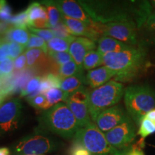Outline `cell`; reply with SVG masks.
Listing matches in <instances>:
<instances>
[{
	"mask_svg": "<svg viewBox=\"0 0 155 155\" xmlns=\"http://www.w3.org/2000/svg\"><path fill=\"white\" fill-rule=\"evenodd\" d=\"M14 69V61L11 58H7L0 63V73L2 78L9 76Z\"/></svg>",
	"mask_w": 155,
	"mask_h": 155,
	"instance_id": "37",
	"label": "cell"
},
{
	"mask_svg": "<svg viewBox=\"0 0 155 155\" xmlns=\"http://www.w3.org/2000/svg\"><path fill=\"white\" fill-rule=\"evenodd\" d=\"M144 117L147 118V119H150V121H152L155 124V108L152 109V111H150L149 113H147Z\"/></svg>",
	"mask_w": 155,
	"mask_h": 155,
	"instance_id": "44",
	"label": "cell"
},
{
	"mask_svg": "<svg viewBox=\"0 0 155 155\" xmlns=\"http://www.w3.org/2000/svg\"><path fill=\"white\" fill-rule=\"evenodd\" d=\"M5 98H6V96L0 94V106L2 105V103L4 102V101H5Z\"/></svg>",
	"mask_w": 155,
	"mask_h": 155,
	"instance_id": "46",
	"label": "cell"
},
{
	"mask_svg": "<svg viewBox=\"0 0 155 155\" xmlns=\"http://www.w3.org/2000/svg\"><path fill=\"white\" fill-rule=\"evenodd\" d=\"M48 54L60 66L73 61L72 56L71 55L69 52H54L48 50Z\"/></svg>",
	"mask_w": 155,
	"mask_h": 155,
	"instance_id": "32",
	"label": "cell"
},
{
	"mask_svg": "<svg viewBox=\"0 0 155 155\" xmlns=\"http://www.w3.org/2000/svg\"><path fill=\"white\" fill-rule=\"evenodd\" d=\"M150 2H151V5H152V8L155 9V0H154V1H151Z\"/></svg>",
	"mask_w": 155,
	"mask_h": 155,
	"instance_id": "48",
	"label": "cell"
},
{
	"mask_svg": "<svg viewBox=\"0 0 155 155\" xmlns=\"http://www.w3.org/2000/svg\"><path fill=\"white\" fill-rule=\"evenodd\" d=\"M42 5L47 10L49 28L51 29L61 22V15L54 1H42Z\"/></svg>",
	"mask_w": 155,
	"mask_h": 155,
	"instance_id": "22",
	"label": "cell"
},
{
	"mask_svg": "<svg viewBox=\"0 0 155 155\" xmlns=\"http://www.w3.org/2000/svg\"><path fill=\"white\" fill-rule=\"evenodd\" d=\"M28 67L40 74H50L59 75L60 65L40 49H28L25 51Z\"/></svg>",
	"mask_w": 155,
	"mask_h": 155,
	"instance_id": "12",
	"label": "cell"
},
{
	"mask_svg": "<svg viewBox=\"0 0 155 155\" xmlns=\"http://www.w3.org/2000/svg\"><path fill=\"white\" fill-rule=\"evenodd\" d=\"M88 96L89 91L86 87H83L69 94L65 101L74 115L80 129L91 122L88 110Z\"/></svg>",
	"mask_w": 155,
	"mask_h": 155,
	"instance_id": "10",
	"label": "cell"
},
{
	"mask_svg": "<svg viewBox=\"0 0 155 155\" xmlns=\"http://www.w3.org/2000/svg\"><path fill=\"white\" fill-rule=\"evenodd\" d=\"M147 63V54L143 47H132L119 53L103 55V65L116 73L115 81L129 82L144 71Z\"/></svg>",
	"mask_w": 155,
	"mask_h": 155,
	"instance_id": "2",
	"label": "cell"
},
{
	"mask_svg": "<svg viewBox=\"0 0 155 155\" xmlns=\"http://www.w3.org/2000/svg\"><path fill=\"white\" fill-rule=\"evenodd\" d=\"M28 29L31 32V33L36 35L39 36L40 38H42L47 43L50 40H51L52 39L55 38L53 32H52L50 29H37L30 28V27L28 28Z\"/></svg>",
	"mask_w": 155,
	"mask_h": 155,
	"instance_id": "34",
	"label": "cell"
},
{
	"mask_svg": "<svg viewBox=\"0 0 155 155\" xmlns=\"http://www.w3.org/2000/svg\"><path fill=\"white\" fill-rule=\"evenodd\" d=\"M124 90L122 83L111 80L89 91L88 110L92 121L95 122L101 112L117 105L124 94Z\"/></svg>",
	"mask_w": 155,
	"mask_h": 155,
	"instance_id": "5",
	"label": "cell"
},
{
	"mask_svg": "<svg viewBox=\"0 0 155 155\" xmlns=\"http://www.w3.org/2000/svg\"><path fill=\"white\" fill-rule=\"evenodd\" d=\"M0 78H2V74H1V73H0Z\"/></svg>",
	"mask_w": 155,
	"mask_h": 155,
	"instance_id": "50",
	"label": "cell"
},
{
	"mask_svg": "<svg viewBox=\"0 0 155 155\" xmlns=\"http://www.w3.org/2000/svg\"><path fill=\"white\" fill-rule=\"evenodd\" d=\"M125 155H145L143 150H141V147L134 146L127 149L126 151Z\"/></svg>",
	"mask_w": 155,
	"mask_h": 155,
	"instance_id": "42",
	"label": "cell"
},
{
	"mask_svg": "<svg viewBox=\"0 0 155 155\" xmlns=\"http://www.w3.org/2000/svg\"><path fill=\"white\" fill-rule=\"evenodd\" d=\"M69 155H91L86 147L76 140L73 141L68 151Z\"/></svg>",
	"mask_w": 155,
	"mask_h": 155,
	"instance_id": "35",
	"label": "cell"
},
{
	"mask_svg": "<svg viewBox=\"0 0 155 155\" xmlns=\"http://www.w3.org/2000/svg\"><path fill=\"white\" fill-rule=\"evenodd\" d=\"M59 142L51 136L39 130L27 135L13 147L15 155H43L58 150Z\"/></svg>",
	"mask_w": 155,
	"mask_h": 155,
	"instance_id": "7",
	"label": "cell"
},
{
	"mask_svg": "<svg viewBox=\"0 0 155 155\" xmlns=\"http://www.w3.org/2000/svg\"><path fill=\"white\" fill-rule=\"evenodd\" d=\"M12 27L13 26L10 24V22L0 21V35L5 36Z\"/></svg>",
	"mask_w": 155,
	"mask_h": 155,
	"instance_id": "43",
	"label": "cell"
},
{
	"mask_svg": "<svg viewBox=\"0 0 155 155\" xmlns=\"http://www.w3.org/2000/svg\"><path fill=\"white\" fill-rule=\"evenodd\" d=\"M138 27L132 21H121L101 24L102 36H108L131 46H136L137 41Z\"/></svg>",
	"mask_w": 155,
	"mask_h": 155,
	"instance_id": "9",
	"label": "cell"
},
{
	"mask_svg": "<svg viewBox=\"0 0 155 155\" xmlns=\"http://www.w3.org/2000/svg\"><path fill=\"white\" fill-rule=\"evenodd\" d=\"M22 104L18 98L9 100L0 106V137L16 131L22 119Z\"/></svg>",
	"mask_w": 155,
	"mask_h": 155,
	"instance_id": "8",
	"label": "cell"
},
{
	"mask_svg": "<svg viewBox=\"0 0 155 155\" xmlns=\"http://www.w3.org/2000/svg\"><path fill=\"white\" fill-rule=\"evenodd\" d=\"M71 42L63 39L54 38L47 43L48 50L54 52H68Z\"/></svg>",
	"mask_w": 155,
	"mask_h": 155,
	"instance_id": "27",
	"label": "cell"
},
{
	"mask_svg": "<svg viewBox=\"0 0 155 155\" xmlns=\"http://www.w3.org/2000/svg\"><path fill=\"white\" fill-rule=\"evenodd\" d=\"M25 48L28 49H40L42 50L45 53L48 54V44L43 39L36 35L30 33V39Z\"/></svg>",
	"mask_w": 155,
	"mask_h": 155,
	"instance_id": "29",
	"label": "cell"
},
{
	"mask_svg": "<svg viewBox=\"0 0 155 155\" xmlns=\"http://www.w3.org/2000/svg\"><path fill=\"white\" fill-rule=\"evenodd\" d=\"M129 115L121 105H116L101 112L94 122L103 133H106L119 126Z\"/></svg>",
	"mask_w": 155,
	"mask_h": 155,
	"instance_id": "13",
	"label": "cell"
},
{
	"mask_svg": "<svg viewBox=\"0 0 155 155\" xmlns=\"http://www.w3.org/2000/svg\"><path fill=\"white\" fill-rule=\"evenodd\" d=\"M61 78L59 75H54L53 73L45 75L42 78L41 82L38 91L33 93L32 94L28 96V98L34 97L37 95L43 94L46 91L50 88H60L61 87Z\"/></svg>",
	"mask_w": 155,
	"mask_h": 155,
	"instance_id": "19",
	"label": "cell"
},
{
	"mask_svg": "<svg viewBox=\"0 0 155 155\" xmlns=\"http://www.w3.org/2000/svg\"><path fill=\"white\" fill-rule=\"evenodd\" d=\"M9 22L14 28L27 29V28H28V20L26 12L23 11L15 16H12Z\"/></svg>",
	"mask_w": 155,
	"mask_h": 155,
	"instance_id": "33",
	"label": "cell"
},
{
	"mask_svg": "<svg viewBox=\"0 0 155 155\" xmlns=\"http://www.w3.org/2000/svg\"><path fill=\"white\" fill-rule=\"evenodd\" d=\"M25 49V46L17 43V42H11L9 45V58L12 60H15L19 56L22 55Z\"/></svg>",
	"mask_w": 155,
	"mask_h": 155,
	"instance_id": "36",
	"label": "cell"
},
{
	"mask_svg": "<svg viewBox=\"0 0 155 155\" xmlns=\"http://www.w3.org/2000/svg\"><path fill=\"white\" fill-rule=\"evenodd\" d=\"M73 139L82 144L91 155H125L127 151L118 150L112 147L104 133L92 121L79 129Z\"/></svg>",
	"mask_w": 155,
	"mask_h": 155,
	"instance_id": "6",
	"label": "cell"
},
{
	"mask_svg": "<svg viewBox=\"0 0 155 155\" xmlns=\"http://www.w3.org/2000/svg\"><path fill=\"white\" fill-rule=\"evenodd\" d=\"M60 12L71 18L82 21L86 24L92 25L95 22L89 17V15L83 10V7L75 1H54Z\"/></svg>",
	"mask_w": 155,
	"mask_h": 155,
	"instance_id": "15",
	"label": "cell"
},
{
	"mask_svg": "<svg viewBox=\"0 0 155 155\" xmlns=\"http://www.w3.org/2000/svg\"><path fill=\"white\" fill-rule=\"evenodd\" d=\"M134 46H131L124 43L119 40L108 36H102L98 41L97 50L102 55L111 53H119L124 50L130 49Z\"/></svg>",
	"mask_w": 155,
	"mask_h": 155,
	"instance_id": "17",
	"label": "cell"
},
{
	"mask_svg": "<svg viewBox=\"0 0 155 155\" xmlns=\"http://www.w3.org/2000/svg\"><path fill=\"white\" fill-rule=\"evenodd\" d=\"M2 78H0V89L2 88Z\"/></svg>",
	"mask_w": 155,
	"mask_h": 155,
	"instance_id": "49",
	"label": "cell"
},
{
	"mask_svg": "<svg viewBox=\"0 0 155 155\" xmlns=\"http://www.w3.org/2000/svg\"><path fill=\"white\" fill-rule=\"evenodd\" d=\"M149 33L155 34V9L152 11L142 28Z\"/></svg>",
	"mask_w": 155,
	"mask_h": 155,
	"instance_id": "39",
	"label": "cell"
},
{
	"mask_svg": "<svg viewBox=\"0 0 155 155\" xmlns=\"http://www.w3.org/2000/svg\"><path fill=\"white\" fill-rule=\"evenodd\" d=\"M43 94L45 96L51 107L58 103H61V101L65 102L69 95L61 88H50L43 93Z\"/></svg>",
	"mask_w": 155,
	"mask_h": 155,
	"instance_id": "24",
	"label": "cell"
},
{
	"mask_svg": "<svg viewBox=\"0 0 155 155\" xmlns=\"http://www.w3.org/2000/svg\"><path fill=\"white\" fill-rule=\"evenodd\" d=\"M9 42H5L0 48V63L9 58Z\"/></svg>",
	"mask_w": 155,
	"mask_h": 155,
	"instance_id": "41",
	"label": "cell"
},
{
	"mask_svg": "<svg viewBox=\"0 0 155 155\" xmlns=\"http://www.w3.org/2000/svg\"><path fill=\"white\" fill-rule=\"evenodd\" d=\"M137 134L134 122L129 116L121 124L104 134L112 147L118 150L124 151L129 149Z\"/></svg>",
	"mask_w": 155,
	"mask_h": 155,
	"instance_id": "11",
	"label": "cell"
},
{
	"mask_svg": "<svg viewBox=\"0 0 155 155\" xmlns=\"http://www.w3.org/2000/svg\"><path fill=\"white\" fill-rule=\"evenodd\" d=\"M55 36V38H58L63 39V40H68L70 42H72L76 37L72 35L70 32V31L64 23L62 22H59L55 27L50 29Z\"/></svg>",
	"mask_w": 155,
	"mask_h": 155,
	"instance_id": "28",
	"label": "cell"
},
{
	"mask_svg": "<svg viewBox=\"0 0 155 155\" xmlns=\"http://www.w3.org/2000/svg\"><path fill=\"white\" fill-rule=\"evenodd\" d=\"M103 65V55L98 50H91L88 52L83 60V69L87 71L98 68Z\"/></svg>",
	"mask_w": 155,
	"mask_h": 155,
	"instance_id": "23",
	"label": "cell"
},
{
	"mask_svg": "<svg viewBox=\"0 0 155 155\" xmlns=\"http://www.w3.org/2000/svg\"><path fill=\"white\" fill-rule=\"evenodd\" d=\"M5 42V37L2 35H0V48L2 47V45Z\"/></svg>",
	"mask_w": 155,
	"mask_h": 155,
	"instance_id": "47",
	"label": "cell"
},
{
	"mask_svg": "<svg viewBox=\"0 0 155 155\" xmlns=\"http://www.w3.org/2000/svg\"><path fill=\"white\" fill-rule=\"evenodd\" d=\"M86 84H87L86 76L84 75V73H82L74 76L61 78L60 88L68 94H71L83 87H85Z\"/></svg>",
	"mask_w": 155,
	"mask_h": 155,
	"instance_id": "18",
	"label": "cell"
},
{
	"mask_svg": "<svg viewBox=\"0 0 155 155\" xmlns=\"http://www.w3.org/2000/svg\"><path fill=\"white\" fill-rule=\"evenodd\" d=\"M96 48V42L90 39L80 37L75 38L71 42L69 53L72 56L73 60L81 68L83 69V60L88 52L94 50ZM84 70V69H83Z\"/></svg>",
	"mask_w": 155,
	"mask_h": 155,
	"instance_id": "14",
	"label": "cell"
},
{
	"mask_svg": "<svg viewBox=\"0 0 155 155\" xmlns=\"http://www.w3.org/2000/svg\"><path fill=\"white\" fill-rule=\"evenodd\" d=\"M78 3L95 22L132 21L139 29L142 28L153 11L149 1H78Z\"/></svg>",
	"mask_w": 155,
	"mask_h": 155,
	"instance_id": "1",
	"label": "cell"
},
{
	"mask_svg": "<svg viewBox=\"0 0 155 155\" xmlns=\"http://www.w3.org/2000/svg\"><path fill=\"white\" fill-rule=\"evenodd\" d=\"M5 42H14L26 47L30 39V32L27 29L12 27L5 36Z\"/></svg>",
	"mask_w": 155,
	"mask_h": 155,
	"instance_id": "20",
	"label": "cell"
},
{
	"mask_svg": "<svg viewBox=\"0 0 155 155\" xmlns=\"http://www.w3.org/2000/svg\"><path fill=\"white\" fill-rule=\"evenodd\" d=\"M115 76L116 73L112 70L101 66L88 71L86 76V83L91 88L95 89L104 86Z\"/></svg>",
	"mask_w": 155,
	"mask_h": 155,
	"instance_id": "16",
	"label": "cell"
},
{
	"mask_svg": "<svg viewBox=\"0 0 155 155\" xmlns=\"http://www.w3.org/2000/svg\"><path fill=\"white\" fill-rule=\"evenodd\" d=\"M27 65L28 63H27V57L25 53H22L14 61V68L16 71H22L26 68Z\"/></svg>",
	"mask_w": 155,
	"mask_h": 155,
	"instance_id": "40",
	"label": "cell"
},
{
	"mask_svg": "<svg viewBox=\"0 0 155 155\" xmlns=\"http://www.w3.org/2000/svg\"><path fill=\"white\" fill-rule=\"evenodd\" d=\"M38 122L42 130L65 139L74 138L80 129L72 111L66 104L61 102L42 112Z\"/></svg>",
	"mask_w": 155,
	"mask_h": 155,
	"instance_id": "3",
	"label": "cell"
},
{
	"mask_svg": "<svg viewBox=\"0 0 155 155\" xmlns=\"http://www.w3.org/2000/svg\"><path fill=\"white\" fill-rule=\"evenodd\" d=\"M0 155H10V151L7 147L0 148Z\"/></svg>",
	"mask_w": 155,
	"mask_h": 155,
	"instance_id": "45",
	"label": "cell"
},
{
	"mask_svg": "<svg viewBox=\"0 0 155 155\" xmlns=\"http://www.w3.org/2000/svg\"><path fill=\"white\" fill-rule=\"evenodd\" d=\"M28 101L31 106L38 110L45 111L51 107L43 94L37 95V96L31 97V98H28Z\"/></svg>",
	"mask_w": 155,
	"mask_h": 155,
	"instance_id": "30",
	"label": "cell"
},
{
	"mask_svg": "<svg viewBox=\"0 0 155 155\" xmlns=\"http://www.w3.org/2000/svg\"><path fill=\"white\" fill-rule=\"evenodd\" d=\"M25 12L28 16V27L35 21L40 20V19L48 20L46 8L40 3L33 2L30 4Z\"/></svg>",
	"mask_w": 155,
	"mask_h": 155,
	"instance_id": "21",
	"label": "cell"
},
{
	"mask_svg": "<svg viewBox=\"0 0 155 155\" xmlns=\"http://www.w3.org/2000/svg\"><path fill=\"white\" fill-rule=\"evenodd\" d=\"M41 80L42 78L40 75H38V76L31 78L28 83L25 85V88L21 91V96H30V95L37 91L40 87Z\"/></svg>",
	"mask_w": 155,
	"mask_h": 155,
	"instance_id": "31",
	"label": "cell"
},
{
	"mask_svg": "<svg viewBox=\"0 0 155 155\" xmlns=\"http://www.w3.org/2000/svg\"><path fill=\"white\" fill-rule=\"evenodd\" d=\"M12 17L9 6L5 1H0V21L9 22Z\"/></svg>",
	"mask_w": 155,
	"mask_h": 155,
	"instance_id": "38",
	"label": "cell"
},
{
	"mask_svg": "<svg viewBox=\"0 0 155 155\" xmlns=\"http://www.w3.org/2000/svg\"><path fill=\"white\" fill-rule=\"evenodd\" d=\"M154 133H155V124L147 118H143L139 125L137 134L140 136L141 140H144L146 137Z\"/></svg>",
	"mask_w": 155,
	"mask_h": 155,
	"instance_id": "26",
	"label": "cell"
},
{
	"mask_svg": "<svg viewBox=\"0 0 155 155\" xmlns=\"http://www.w3.org/2000/svg\"><path fill=\"white\" fill-rule=\"evenodd\" d=\"M127 113L137 126L155 107V92L148 85H134L124 90Z\"/></svg>",
	"mask_w": 155,
	"mask_h": 155,
	"instance_id": "4",
	"label": "cell"
},
{
	"mask_svg": "<svg viewBox=\"0 0 155 155\" xmlns=\"http://www.w3.org/2000/svg\"><path fill=\"white\" fill-rule=\"evenodd\" d=\"M83 71L84 70L81 68L73 60V61L60 66L59 76L61 78L74 76V75L82 74L83 73Z\"/></svg>",
	"mask_w": 155,
	"mask_h": 155,
	"instance_id": "25",
	"label": "cell"
}]
</instances>
